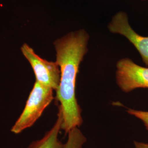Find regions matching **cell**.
I'll list each match as a JSON object with an SVG mask.
<instances>
[{
	"instance_id": "obj_5",
	"label": "cell",
	"mask_w": 148,
	"mask_h": 148,
	"mask_svg": "<svg viewBox=\"0 0 148 148\" xmlns=\"http://www.w3.org/2000/svg\"><path fill=\"white\" fill-rule=\"evenodd\" d=\"M107 28L112 34L125 37L137 50L143 63L148 67V36H143L135 32L130 25L126 12L116 13L112 16Z\"/></svg>"
},
{
	"instance_id": "obj_4",
	"label": "cell",
	"mask_w": 148,
	"mask_h": 148,
	"mask_svg": "<svg viewBox=\"0 0 148 148\" xmlns=\"http://www.w3.org/2000/svg\"><path fill=\"white\" fill-rule=\"evenodd\" d=\"M116 68V82L122 92L128 93L138 88L148 89V67L123 58L117 61Z\"/></svg>"
},
{
	"instance_id": "obj_10",
	"label": "cell",
	"mask_w": 148,
	"mask_h": 148,
	"mask_svg": "<svg viewBox=\"0 0 148 148\" xmlns=\"http://www.w3.org/2000/svg\"><path fill=\"white\" fill-rule=\"evenodd\" d=\"M142 1H146V0H142Z\"/></svg>"
},
{
	"instance_id": "obj_6",
	"label": "cell",
	"mask_w": 148,
	"mask_h": 148,
	"mask_svg": "<svg viewBox=\"0 0 148 148\" xmlns=\"http://www.w3.org/2000/svg\"><path fill=\"white\" fill-rule=\"evenodd\" d=\"M62 114L58 109L57 120L53 127L45 133L41 139L33 141L27 148H64V144L59 139V134L62 130Z\"/></svg>"
},
{
	"instance_id": "obj_1",
	"label": "cell",
	"mask_w": 148,
	"mask_h": 148,
	"mask_svg": "<svg viewBox=\"0 0 148 148\" xmlns=\"http://www.w3.org/2000/svg\"><path fill=\"white\" fill-rule=\"evenodd\" d=\"M90 36L84 29L69 32L56 39L53 44L56 62L60 71V79L56 99L62 114V130L65 134L81 126L82 110L76 95V78L79 66L88 51Z\"/></svg>"
},
{
	"instance_id": "obj_9",
	"label": "cell",
	"mask_w": 148,
	"mask_h": 148,
	"mask_svg": "<svg viewBox=\"0 0 148 148\" xmlns=\"http://www.w3.org/2000/svg\"><path fill=\"white\" fill-rule=\"evenodd\" d=\"M134 148H148V143L140 142L138 141L134 142Z\"/></svg>"
},
{
	"instance_id": "obj_3",
	"label": "cell",
	"mask_w": 148,
	"mask_h": 148,
	"mask_svg": "<svg viewBox=\"0 0 148 148\" xmlns=\"http://www.w3.org/2000/svg\"><path fill=\"white\" fill-rule=\"evenodd\" d=\"M21 50L22 54L32 66L36 81L55 91L58 90L60 71L56 61H48L41 58L27 43L22 45Z\"/></svg>"
},
{
	"instance_id": "obj_7",
	"label": "cell",
	"mask_w": 148,
	"mask_h": 148,
	"mask_svg": "<svg viewBox=\"0 0 148 148\" xmlns=\"http://www.w3.org/2000/svg\"><path fill=\"white\" fill-rule=\"evenodd\" d=\"M86 141V138L79 127H75L68 134V139L64 144V148H82Z\"/></svg>"
},
{
	"instance_id": "obj_2",
	"label": "cell",
	"mask_w": 148,
	"mask_h": 148,
	"mask_svg": "<svg viewBox=\"0 0 148 148\" xmlns=\"http://www.w3.org/2000/svg\"><path fill=\"white\" fill-rule=\"evenodd\" d=\"M53 90L35 81L24 109L12 127L11 132L18 134L32 127L53 101Z\"/></svg>"
},
{
	"instance_id": "obj_8",
	"label": "cell",
	"mask_w": 148,
	"mask_h": 148,
	"mask_svg": "<svg viewBox=\"0 0 148 148\" xmlns=\"http://www.w3.org/2000/svg\"><path fill=\"white\" fill-rule=\"evenodd\" d=\"M127 112L131 115L136 117L142 121L148 131V111L138 110L132 109H128Z\"/></svg>"
}]
</instances>
